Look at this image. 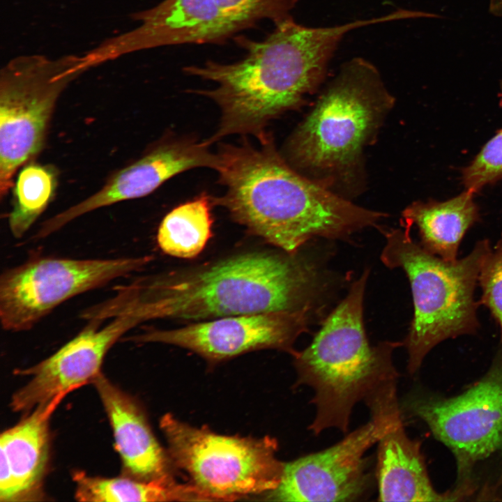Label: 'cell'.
Listing matches in <instances>:
<instances>
[{"label":"cell","instance_id":"obj_14","mask_svg":"<svg viewBox=\"0 0 502 502\" xmlns=\"http://www.w3.org/2000/svg\"><path fill=\"white\" fill-rule=\"evenodd\" d=\"M397 382H391L364 402L380 414L384 429L379 439L376 482L380 501H455L449 490L440 493L431 482L421 441L406 434L397 397Z\"/></svg>","mask_w":502,"mask_h":502},{"label":"cell","instance_id":"obj_17","mask_svg":"<svg viewBox=\"0 0 502 502\" xmlns=\"http://www.w3.org/2000/svg\"><path fill=\"white\" fill-rule=\"evenodd\" d=\"M61 399L40 404L0 437V501L44 500L50 450V420Z\"/></svg>","mask_w":502,"mask_h":502},{"label":"cell","instance_id":"obj_9","mask_svg":"<svg viewBox=\"0 0 502 502\" xmlns=\"http://www.w3.org/2000/svg\"><path fill=\"white\" fill-rule=\"evenodd\" d=\"M83 56L13 58L0 74V196L13 185L17 169L42 150L56 102L86 71Z\"/></svg>","mask_w":502,"mask_h":502},{"label":"cell","instance_id":"obj_6","mask_svg":"<svg viewBox=\"0 0 502 502\" xmlns=\"http://www.w3.org/2000/svg\"><path fill=\"white\" fill-rule=\"evenodd\" d=\"M392 102L373 64L360 57L347 61L290 137L289 160L318 172L349 167Z\"/></svg>","mask_w":502,"mask_h":502},{"label":"cell","instance_id":"obj_25","mask_svg":"<svg viewBox=\"0 0 502 502\" xmlns=\"http://www.w3.org/2000/svg\"><path fill=\"white\" fill-rule=\"evenodd\" d=\"M482 290L480 303L486 305L501 329L502 355V237L486 257L478 277Z\"/></svg>","mask_w":502,"mask_h":502},{"label":"cell","instance_id":"obj_12","mask_svg":"<svg viewBox=\"0 0 502 502\" xmlns=\"http://www.w3.org/2000/svg\"><path fill=\"white\" fill-rule=\"evenodd\" d=\"M311 309L229 316L171 330L149 329L126 340L178 346L212 363L264 349L294 356L298 351L293 345L307 330Z\"/></svg>","mask_w":502,"mask_h":502},{"label":"cell","instance_id":"obj_4","mask_svg":"<svg viewBox=\"0 0 502 502\" xmlns=\"http://www.w3.org/2000/svg\"><path fill=\"white\" fill-rule=\"evenodd\" d=\"M369 271L324 321L311 344L294 356V387L314 391L315 415L308 429L314 435L335 428L347 433L354 406L386 383L397 380L393 351L402 342L371 346L363 324V298Z\"/></svg>","mask_w":502,"mask_h":502},{"label":"cell","instance_id":"obj_13","mask_svg":"<svg viewBox=\"0 0 502 502\" xmlns=\"http://www.w3.org/2000/svg\"><path fill=\"white\" fill-rule=\"evenodd\" d=\"M135 28L102 41L83 55L88 69L132 52L181 44L223 43L241 31L215 0H163L135 13Z\"/></svg>","mask_w":502,"mask_h":502},{"label":"cell","instance_id":"obj_3","mask_svg":"<svg viewBox=\"0 0 502 502\" xmlns=\"http://www.w3.org/2000/svg\"><path fill=\"white\" fill-rule=\"evenodd\" d=\"M314 273L295 255L252 252L118 287L144 321H203L310 305Z\"/></svg>","mask_w":502,"mask_h":502},{"label":"cell","instance_id":"obj_20","mask_svg":"<svg viewBox=\"0 0 502 502\" xmlns=\"http://www.w3.org/2000/svg\"><path fill=\"white\" fill-rule=\"evenodd\" d=\"M75 497L79 501H212L195 485L147 482L127 476L102 478L76 471Z\"/></svg>","mask_w":502,"mask_h":502},{"label":"cell","instance_id":"obj_22","mask_svg":"<svg viewBox=\"0 0 502 502\" xmlns=\"http://www.w3.org/2000/svg\"><path fill=\"white\" fill-rule=\"evenodd\" d=\"M57 174L56 168L51 165L30 163L22 169L8 218L9 228L15 238L22 237L45 210L54 194Z\"/></svg>","mask_w":502,"mask_h":502},{"label":"cell","instance_id":"obj_21","mask_svg":"<svg viewBox=\"0 0 502 502\" xmlns=\"http://www.w3.org/2000/svg\"><path fill=\"white\" fill-rule=\"evenodd\" d=\"M213 197L203 193L177 206L162 219L157 233L161 250L172 257H197L211 238Z\"/></svg>","mask_w":502,"mask_h":502},{"label":"cell","instance_id":"obj_19","mask_svg":"<svg viewBox=\"0 0 502 502\" xmlns=\"http://www.w3.org/2000/svg\"><path fill=\"white\" fill-rule=\"evenodd\" d=\"M474 195L464 190L446 201L414 202L403 212L405 223L416 225L421 245L427 251L455 261L464 234L479 218Z\"/></svg>","mask_w":502,"mask_h":502},{"label":"cell","instance_id":"obj_27","mask_svg":"<svg viewBox=\"0 0 502 502\" xmlns=\"http://www.w3.org/2000/svg\"><path fill=\"white\" fill-rule=\"evenodd\" d=\"M501 237H502V235H501Z\"/></svg>","mask_w":502,"mask_h":502},{"label":"cell","instance_id":"obj_15","mask_svg":"<svg viewBox=\"0 0 502 502\" xmlns=\"http://www.w3.org/2000/svg\"><path fill=\"white\" fill-rule=\"evenodd\" d=\"M205 140L179 138L164 141L116 174L99 191L44 222L36 236L45 238L75 218L114 203L146 196L172 177L197 167L215 170L217 153Z\"/></svg>","mask_w":502,"mask_h":502},{"label":"cell","instance_id":"obj_24","mask_svg":"<svg viewBox=\"0 0 502 502\" xmlns=\"http://www.w3.org/2000/svg\"><path fill=\"white\" fill-rule=\"evenodd\" d=\"M502 178V129L462 170L464 189L473 193Z\"/></svg>","mask_w":502,"mask_h":502},{"label":"cell","instance_id":"obj_26","mask_svg":"<svg viewBox=\"0 0 502 502\" xmlns=\"http://www.w3.org/2000/svg\"><path fill=\"white\" fill-rule=\"evenodd\" d=\"M489 7L492 13L502 17V0H490Z\"/></svg>","mask_w":502,"mask_h":502},{"label":"cell","instance_id":"obj_16","mask_svg":"<svg viewBox=\"0 0 502 502\" xmlns=\"http://www.w3.org/2000/svg\"><path fill=\"white\" fill-rule=\"evenodd\" d=\"M89 322L71 340L35 365L16 373L31 376L12 396L10 407L24 415L40 404L63 398L79 386L92 383L101 373L108 351L125 334L116 321L99 328Z\"/></svg>","mask_w":502,"mask_h":502},{"label":"cell","instance_id":"obj_5","mask_svg":"<svg viewBox=\"0 0 502 502\" xmlns=\"http://www.w3.org/2000/svg\"><path fill=\"white\" fill-rule=\"evenodd\" d=\"M411 225L385 232L381 254L388 267L406 274L414 314L402 342L408 353L407 370L413 375L426 355L441 342L473 333L479 324L474 300L482 265L492 250L489 241H479L466 257L448 261L429 252L411 237Z\"/></svg>","mask_w":502,"mask_h":502},{"label":"cell","instance_id":"obj_18","mask_svg":"<svg viewBox=\"0 0 502 502\" xmlns=\"http://www.w3.org/2000/svg\"><path fill=\"white\" fill-rule=\"evenodd\" d=\"M92 383L109 420L123 476L147 482H174L167 458L139 404L102 372Z\"/></svg>","mask_w":502,"mask_h":502},{"label":"cell","instance_id":"obj_2","mask_svg":"<svg viewBox=\"0 0 502 502\" xmlns=\"http://www.w3.org/2000/svg\"><path fill=\"white\" fill-rule=\"evenodd\" d=\"M259 141L257 147L245 141L220 146L215 170L226 190L213 197L252 234L295 255L312 238L345 237L385 216L298 174L269 136Z\"/></svg>","mask_w":502,"mask_h":502},{"label":"cell","instance_id":"obj_7","mask_svg":"<svg viewBox=\"0 0 502 502\" xmlns=\"http://www.w3.org/2000/svg\"><path fill=\"white\" fill-rule=\"evenodd\" d=\"M402 413L419 418L453 454L457 501L480 500V474L502 456V355L486 374L462 393L443 397L414 390L400 402Z\"/></svg>","mask_w":502,"mask_h":502},{"label":"cell","instance_id":"obj_8","mask_svg":"<svg viewBox=\"0 0 502 502\" xmlns=\"http://www.w3.org/2000/svg\"><path fill=\"white\" fill-rule=\"evenodd\" d=\"M160 426L174 463L213 501L266 494L282 480L285 463L277 459V443L273 438L220 435L169 413L162 417Z\"/></svg>","mask_w":502,"mask_h":502},{"label":"cell","instance_id":"obj_1","mask_svg":"<svg viewBox=\"0 0 502 502\" xmlns=\"http://www.w3.org/2000/svg\"><path fill=\"white\" fill-rule=\"evenodd\" d=\"M375 23L371 18L309 27L290 17L275 24L262 40L234 37L246 51L239 61H208L184 67L185 74L216 84L211 89L193 91L213 100L221 110L218 129L207 142L212 144L234 134L264 138L270 120L298 105L320 84L347 33Z\"/></svg>","mask_w":502,"mask_h":502},{"label":"cell","instance_id":"obj_11","mask_svg":"<svg viewBox=\"0 0 502 502\" xmlns=\"http://www.w3.org/2000/svg\"><path fill=\"white\" fill-rule=\"evenodd\" d=\"M370 415V420L335 445L285 463L279 485L265 494V500L353 502L367 498L376 476L365 453L384 429L381 415Z\"/></svg>","mask_w":502,"mask_h":502},{"label":"cell","instance_id":"obj_23","mask_svg":"<svg viewBox=\"0 0 502 502\" xmlns=\"http://www.w3.org/2000/svg\"><path fill=\"white\" fill-rule=\"evenodd\" d=\"M301 0H215L222 13L242 31L262 20L277 24L290 17Z\"/></svg>","mask_w":502,"mask_h":502},{"label":"cell","instance_id":"obj_10","mask_svg":"<svg viewBox=\"0 0 502 502\" xmlns=\"http://www.w3.org/2000/svg\"><path fill=\"white\" fill-rule=\"evenodd\" d=\"M151 256L113 259H70L33 255L5 270L0 277L3 328L31 329L68 299L142 269Z\"/></svg>","mask_w":502,"mask_h":502}]
</instances>
